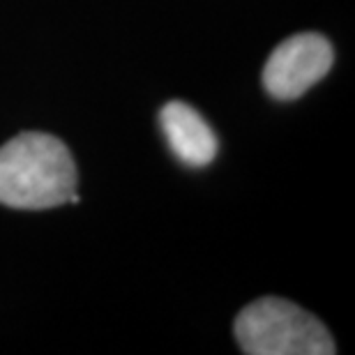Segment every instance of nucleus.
<instances>
[{"instance_id":"obj_2","label":"nucleus","mask_w":355,"mask_h":355,"mask_svg":"<svg viewBox=\"0 0 355 355\" xmlns=\"http://www.w3.org/2000/svg\"><path fill=\"white\" fill-rule=\"evenodd\" d=\"M240 349L250 355H332L328 328L297 304L261 297L247 304L233 325Z\"/></svg>"},{"instance_id":"obj_4","label":"nucleus","mask_w":355,"mask_h":355,"mask_svg":"<svg viewBox=\"0 0 355 355\" xmlns=\"http://www.w3.org/2000/svg\"><path fill=\"white\" fill-rule=\"evenodd\" d=\"M162 132L175 153L189 166H205L217 155V137L210 125L184 102H168L159 113Z\"/></svg>"},{"instance_id":"obj_1","label":"nucleus","mask_w":355,"mask_h":355,"mask_svg":"<svg viewBox=\"0 0 355 355\" xmlns=\"http://www.w3.org/2000/svg\"><path fill=\"white\" fill-rule=\"evenodd\" d=\"M72 153L60 139L24 132L0 148V203L19 210H46L69 203L76 191Z\"/></svg>"},{"instance_id":"obj_3","label":"nucleus","mask_w":355,"mask_h":355,"mask_svg":"<svg viewBox=\"0 0 355 355\" xmlns=\"http://www.w3.org/2000/svg\"><path fill=\"white\" fill-rule=\"evenodd\" d=\"M332 58V46L323 35H293L270 53L263 67V86L282 102L297 99L330 72Z\"/></svg>"}]
</instances>
